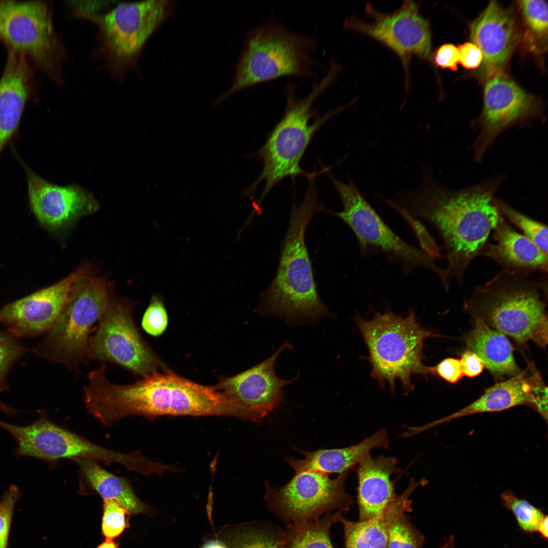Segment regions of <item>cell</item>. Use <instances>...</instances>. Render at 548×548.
I'll return each mask as SVG.
<instances>
[{
  "instance_id": "cell-38",
  "label": "cell",
  "mask_w": 548,
  "mask_h": 548,
  "mask_svg": "<svg viewBox=\"0 0 548 548\" xmlns=\"http://www.w3.org/2000/svg\"><path fill=\"white\" fill-rule=\"evenodd\" d=\"M18 488L11 486L0 501V548H7L10 526L15 504L19 498Z\"/></svg>"
},
{
  "instance_id": "cell-34",
  "label": "cell",
  "mask_w": 548,
  "mask_h": 548,
  "mask_svg": "<svg viewBox=\"0 0 548 548\" xmlns=\"http://www.w3.org/2000/svg\"><path fill=\"white\" fill-rule=\"evenodd\" d=\"M501 498L503 505L513 513L521 530L528 533L537 531L539 523L545 516L539 509L527 500L518 498L509 490L503 492Z\"/></svg>"
},
{
  "instance_id": "cell-36",
  "label": "cell",
  "mask_w": 548,
  "mask_h": 548,
  "mask_svg": "<svg viewBox=\"0 0 548 548\" xmlns=\"http://www.w3.org/2000/svg\"><path fill=\"white\" fill-rule=\"evenodd\" d=\"M101 532L106 540H113L127 527V510L113 499L103 500Z\"/></svg>"
},
{
  "instance_id": "cell-4",
  "label": "cell",
  "mask_w": 548,
  "mask_h": 548,
  "mask_svg": "<svg viewBox=\"0 0 548 548\" xmlns=\"http://www.w3.org/2000/svg\"><path fill=\"white\" fill-rule=\"evenodd\" d=\"M503 269L476 286L465 309L493 329L521 344H547L548 324L544 297L547 277Z\"/></svg>"
},
{
  "instance_id": "cell-5",
  "label": "cell",
  "mask_w": 548,
  "mask_h": 548,
  "mask_svg": "<svg viewBox=\"0 0 548 548\" xmlns=\"http://www.w3.org/2000/svg\"><path fill=\"white\" fill-rule=\"evenodd\" d=\"M327 74L315 83L311 91L305 97H296V86L289 84L284 93L286 106L284 114L269 134L265 143L256 152L263 164V169L255 182L246 191L252 193L258 185L264 182V188L257 204L259 206L264 197L278 183L290 177L293 180L306 174L301 168L300 161L314 135L330 118L349 107V104L322 116H317L313 105L315 100L335 80L341 67L331 62Z\"/></svg>"
},
{
  "instance_id": "cell-46",
  "label": "cell",
  "mask_w": 548,
  "mask_h": 548,
  "mask_svg": "<svg viewBox=\"0 0 548 548\" xmlns=\"http://www.w3.org/2000/svg\"><path fill=\"white\" fill-rule=\"evenodd\" d=\"M441 548H455L454 543L453 541L446 542Z\"/></svg>"
},
{
  "instance_id": "cell-11",
  "label": "cell",
  "mask_w": 548,
  "mask_h": 548,
  "mask_svg": "<svg viewBox=\"0 0 548 548\" xmlns=\"http://www.w3.org/2000/svg\"><path fill=\"white\" fill-rule=\"evenodd\" d=\"M328 174L341 199L343 209L340 212L327 211L339 218L351 229L363 255L382 254L390 262L399 265L405 275L417 268H425L436 274L440 280L444 278V268L437 265L434 259L422 249L396 234L351 180L344 183L330 173Z\"/></svg>"
},
{
  "instance_id": "cell-6",
  "label": "cell",
  "mask_w": 548,
  "mask_h": 548,
  "mask_svg": "<svg viewBox=\"0 0 548 548\" xmlns=\"http://www.w3.org/2000/svg\"><path fill=\"white\" fill-rule=\"evenodd\" d=\"M174 8V1L153 0L122 3L103 13L73 9L75 16L96 28L91 54L100 61L98 68L122 83L130 72L138 71L144 46Z\"/></svg>"
},
{
  "instance_id": "cell-40",
  "label": "cell",
  "mask_w": 548,
  "mask_h": 548,
  "mask_svg": "<svg viewBox=\"0 0 548 548\" xmlns=\"http://www.w3.org/2000/svg\"><path fill=\"white\" fill-rule=\"evenodd\" d=\"M432 59L439 68L456 71L459 60L458 48L452 44H443L436 49Z\"/></svg>"
},
{
  "instance_id": "cell-15",
  "label": "cell",
  "mask_w": 548,
  "mask_h": 548,
  "mask_svg": "<svg viewBox=\"0 0 548 548\" xmlns=\"http://www.w3.org/2000/svg\"><path fill=\"white\" fill-rule=\"evenodd\" d=\"M420 6L405 1L394 12L383 13L367 4L365 13L371 21L351 16L345 21L343 27L369 37L392 50L401 59L407 79L413 57L429 60L432 56L430 24L420 14Z\"/></svg>"
},
{
  "instance_id": "cell-2",
  "label": "cell",
  "mask_w": 548,
  "mask_h": 548,
  "mask_svg": "<svg viewBox=\"0 0 548 548\" xmlns=\"http://www.w3.org/2000/svg\"><path fill=\"white\" fill-rule=\"evenodd\" d=\"M99 403L104 418L111 424L132 415L150 420L165 415L244 418L239 406L222 392L166 370L129 385L107 381L101 387Z\"/></svg>"
},
{
  "instance_id": "cell-30",
  "label": "cell",
  "mask_w": 548,
  "mask_h": 548,
  "mask_svg": "<svg viewBox=\"0 0 548 548\" xmlns=\"http://www.w3.org/2000/svg\"><path fill=\"white\" fill-rule=\"evenodd\" d=\"M282 531L273 524L255 521L225 526L217 537L228 548H281Z\"/></svg>"
},
{
  "instance_id": "cell-29",
  "label": "cell",
  "mask_w": 548,
  "mask_h": 548,
  "mask_svg": "<svg viewBox=\"0 0 548 548\" xmlns=\"http://www.w3.org/2000/svg\"><path fill=\"white\" fill-rule=\"evenodd\" d=\"M347 511L339 509L321 518L287 525L280 534L281 548H334L330 539L331 527Z\"/></svg>"
},
{
  "instance_id": "cell-24",
  "label": "cell",
  "mask_w": 548,
  "mask_h": 548,
  "mask_svg": "<svg viewBox=\"0 0 548 548\" xmlns=\"http://www.w3.org/2000/svg\"><path fill=\"white\" fill-rule=\"evenodd\" d=\"M357 470V504L359 521H365L381 515L397 496L391 480L397 470L394 457L370 454L359 463Z\"/></svg>"
},
{
  "instance_id": "cell-10",
  "label": "cell",
  "mask_w": 548,
  "mask_h": 548,
  "mask_svg": "<svg viewBox=\"0 0 548 548\" xmlns=\"http://www.w3.org/2000/svg\"><path fill=\"white\" fill-rule=\"evenodd\" d=\"M0 426L9 432L17 444V455L48 462L59 459L86 458L105 465L118 463L142 475H161L165 465L144 457L140 451L127 453L106 449L50 421L41 414L33 423L18 426L0 420Z\"/></svg>"
},
{
  "instance_id": "cell-3",
  "label": "cell",
  "mask_w": 548,
  "mask_h": 548,
  "mask_svg": "<svg viewBox=\"0 0 548 548\" xmlns=\"http://www.w3.org/2000/svg\"><path fill=\"white\" fill-rule=\"evenodd\" d=\"M308 180L301 204H293L276 274L269 287L260 293L256 310L260 314L276 315L289 324L313 322L330 314L319 295L305 244L310 222L325 210L318 199L316 180Z\"/></svg>"
},
{
  "instance_id": "cell-20",
  "label": "cell",
  "mask_w": 548,
  "mask_h": 548,
  "mask_svg": "<svg viewBox=\"0 0 548 548\" xmlns=\"http://www.w3.org/2000/svg\"><path fill=\"white\" fill-rule=\"evenodd\" d=\"M529 368L487 389L477 399L454 413L426 424L428 429L460 417L486 412H496L520 405L531 406L547 417V387L540 374L528 373Z\"/></svg>"
},
{
  "instance_id": "cell-17",
  "label": "cell",
  "mask_w": 548,
  "mask_h": 548,
  "mask_svg": "<svg viewBox=\"0 0 548 548\" xmlns=\"http://www.w3.org/2000/svg\"><path fill=\"white\" fill-rule=\"evenodd\" d=\"M291 348L288 341H284L268 358L236 375L221 379L214 387L239 406L244 420L260 425L284 401V387L298 377L299 374L293 379L284 380L275 372L279 356Z\"/></svg>"
},
{
  "instance_id": "cell-23",
  "label": "cell",
  "mask_w": 548,
  "mask_h": 548,
  "mask_svg": "<svg viewBox=\"0 0 548 548\" xmlns=\"http://www.w3.org/2000/svg\"><path fill=\"white\" fill-rule=\"evenodd\" d=\"M493 231L494 243L487 242L478 256L491 259L508 271L547 272V254L514 230L502 216Z\"/></svg>"
},
{
  "instance_id": "cell-25",
  "label": "cell",
  "mask_w": 548,
  "mask_h": 548,
  "mask_svg": "<svg viewBox=\"0 0 548 548\" xmlns=\"http://www.w3.org/2000/svg\"><path fill=\"white\" fill-rule=\"evenodd\" d=\"M389 445L387 431L382 429L360 442L343 448L319 449L304 451L294 448L304 456L303 459L286 457L285 460L296 473L317 471L330 474L348 471L358 464L372 450L387 449Z\"/></svg>"
},
{
  "instance_id": "cell-14",
  "label": "cell",
  "mask_w": 548,
  "mask_h": 548,
  "mask_svg": "<svg viewBox=\"0 0 548 548\" xmlns=\"http://www.w3.org/2000/svg\"><path fill=\"white\" fill-rule=\"evenodd\" d=\"M131 309L126 301L110 297L96 332L90 338L89 357L114 363L143 376L166 370L136 328Z\"/></svg>"
},
{
  "instance_id": "cell-21",
  "label": "cell",
  "mask_w": 548,
  "mask_h": 548,
  "mask_svg": "<svg viewBox=\"0 0 548 548\" xmlns=\"http://www.w3.org/2000/svg\"><path fill=\"white\" fill-rule=\"evenodd\" d=\"M35 70L24 55L8 51L0 78V154L16 135L27 102L37 93Z\"/></svg>"
},
{
  "instance_id": "cell-18",
  "label": "cell",
  "mask_w": 548,
  "mask_h": 548,
  "mask_svg": "<svg viewBox=\"0 0 548 548\" xmlns=\"http://www.w3.org/2000/svg\"><path fill=\"white\" fill-rule=\"evenodd\" d=\"M87 275V268L80 267L57 283L9 303L0 310V322L14 336L49 331L74 286Z\"/></svg>"
},
{
  "instance_id": "cell-16",
  "label": "cell",
  "mask_w": 548,
  "mask_h": 548,
  "mask_svg": "<svg viewBox=\"0 0 548 548\" xmlns=\"http://www.w3.org/2000/svg\"><path fill=\"white\" fill-rule=\"evenodd\" d=\"M539 111L536 98L501 71L490 75L484 88L480 130L473 145L475 160L482 161L487 149L502 132L536 116Z\"/></svg>"
},
{
  "instance_id": "cell-42",
  "label": "cell",
  "mask_w": 548,
  "mask_h": 548,
  "mask_svg": "<svg viewBox=\"0 0 548 548\" xmlns=\"http://www.w3.org/2000/svg\"><path fill=\"white\" fill-rule=\"evenodd\" d=\"M464 376L473 378L480 374L485 367L482 360L471 351L464 352L460 359Z\"/></svg>"
},
{
  "instance_id": "cell-22",
  "label": "cell",
  "mask_w": 548,
  "mask_h": 548,
  "mask_svg": "<svg viewBox=\"0 0 548 548\" xmlns=\"http://www.w3.org/2000/svg\"><path fill=\"white\" fill-rule=\"evenodd\" d=\"M470 39L481 50L489 75L501 71L519 40L515 17L507 10L491 1L471 24Z\"/></svg>"
},
{
  "instance_id": "cell-1",
  "label": "cell",
  "mask_w": 548,
  "mask_h": 548,
  "mask_svg": "<svg viewBox=\"0 0 548 548\" xmlns=\"http://www.w3.org/2000/svg\"><path fill=\"white\" fill-rule=\"evenodd\" d=\"M503 180L499 177L452 190L440 185L425 168L420 186L399 195L396 202L400 208L437 231L446 252L449 280L454 277L462 284L468 265L478 256L501 217L494 194Z\"/></svg>"
},
{
  "instance_id": "cell-31",
  "label": "cell",
  "mask_w": 548,
  "mask_h": 548,
  "mask_svg": "<svg viewBox=\"0 0 548 548\" xmlns=\"http://www.w3.org/2000/svg\"><path fill=\"white\" fill-rule=\"evenodd\" d=\"M519 7L526 27L525 40L533 50L546 47L547 5L543 1H520ZM531 49V50H532Z\"/></svg>"
},
{
  "instance_id": "cell-32",
  "label": "cell",
  "mask_w": 548,
  "mask_h": 548,
  "mask_svg": "<svg viewBox=\"0 0 548 548\" xmlns=\"http://www.w3.org/2000/svg\"><path fill=\"white\" fill-rule=\"evenodd\" d=\"M494 202L500 213L518 227L523 235L547 254L548 231L546 225L519 212L502 200L495 198Z\"/></svg>"
},
{
  "instance_id": "cell-13",
  "label": "cell",
  "mask_w": 548,
  "mask_h": 548,
  "mask_svg": "<svg viewBox=\"0 0 548 548\" xmlns=\"http://www.w3.org/2000/svg\"><path fill=\"white\" fill-rule=\"evenodd\" d=\"M348 472L334 478L317 471L296 473L279 488L266 481L264 498L269 509L287 525L313 520L337 509L349 511L352 499L345 488Z\"/></svg>"
},
{
  "instance_id": "cell-7",
  "label": "cell",
  "mask_w": 548,
  "mask_h": 548,
  "mask_svg": "<svg viewBox=\"0 0 548 548\" xmlns=\"http://www.w3.org/2000/svg\"><path fill=\"white\" fill-rule=\"evenodd\" d=\"M355 321L368 349L371 376L381 385L388 384L393 392L398 380L407 394L414 389L413 374L427 376L424 341L439 335L422 327L413 311L402 317L387 310L375 313L370 320L357 316Z\"/></svg>"
},
{
  "instance_id": "cell-9",
  "label": "cell",
  "mask_w": 548,
  "mask_h": 548,
  "mask_svg": "<svg viewBox=\"0 0 548 548\" xmlns=\"http://www.w3.org/2000/svg\"><path fill=\"white\" fill-rule=\"evenodd\" d=\"M0 41L8 51L24 54L54 84L64 85L68 55L50 1L0 0Z\"/></svg>"
},
{
  "instance_id": "cell-37",
  "label": "cell",
  "mask_w": 548,
  "mask_h": 548,
  "mask_svg": "<svg viewBox=\"0 0 548 548\" xmlns=\"http://www.w3.org/2000/svg\"><path fill=\"white\" fill-rule=\"evenodd\" d=\"M167 324V314L161 297L152 296L142 318L143 329L149 334L157 336L164 332Z\"/></svg>"
},
{
  "instance_id": "cell-26",
  "label": "cell",
  "mask_w": 548,
  "mask_h": 548,
  "mask_svg": "<svg viewBox=\"0 0 548 548\" xmlns=\"http://www.w3.org/2000/svg\"><path fill=\"white\" fill-rule=\"evenodd\" d=\"M420 484L411 480L405 490L374 518L354 522L342 516L339 522L344 528L345 548H387L391 523L402 513L411 511L409 497Z\"/></svg>"
},
{
  "instance_id": "cell-28",
  "label": "cell",
  "mask_w": 548,
  "mask_h": 548,
  "mask_svg": "<svg viewBox=\"0 0 548 548\" xmlns=\"http://www.w3.org/2000/svg\"><path fill=\"white\" fill-rule=\"evenodd\" d=\"M472 329L465 337L467 347L495 376H515L520 371L512 346L506 335L472 316Z\"/></svg>"
},
{
  "instance_id": "cell-45",
  "label": "cell",
  "mask_w": 548,
  "mask_h": 548,
  "mask_svg": "<svg viewBox=\"0 0 548 548\" xmlns=\"http://www.w3.org/2000/svg\"><path fill=\"white\" fill-rule=\"evenodd\" d=\"M119 544L113 540H105L96 548H118Z\"/></svg>"
},
{
  "instance_id": "cell-27",
  "label": "cell",
  "mask_w": 548,
  "mask_h": 548,
  "mask_svg": "<svg viewBox=\"0 0 548 548\" xmlns=\"http://www.w3.org/2000/svg\"><path fill=\"white\" fill-rule=\"evenodd\" d=\"M73 460L79 466V491L81 494H97L103 500H115L130 515L151 512V508L138 498L129 480L109 472L92 459L78 458Z\"/></svg>"
},
{
  "instance_id": "cell-8",
  "label": "cell",
  "mask_w": 548,
  "mask_h": 548,
  "mask_svg": "<svg viewBox=\"0 0 548 548\" xmlns=\"http://www.w3.org/2000/svg\"><path fill=\"white\" fill-rule=\"evenodd\" d=\"M316 39L293 32L268 20L248 33L231 87L216 100L259 83L293 76L309 79L317 63L312 56Z\"/></svg>"
},
{
  "instance_id": "cell-41",
  "label": "cell",
  "mask_w": 548,
  "mask_h": 548,
  "mask_svg": "<svg viewBox=\"0 0 548 548\" xmlns=\"http://www.w3.org/2000/svg\"><path fill=\"white\" fill-rule=\"evenodd\" d=\"M459 63L465 68L474 69L480 66L483 55L480 48L473 43L466 42L458 47Z\"/></svg>"
},
{
  "instance_id": "cell-39",
  "label": "cell",
  "mask_w": 548,
  "mask_h": 548,
  "mask_svg": "<svg viewBox=\"0 0 548 548\" xmlns=\"http://www.w3.org/2000/svg\"><path fill=\"white\" fill-rule=\"evenodd\" d=\"M428 374L437 375L446 382L457 383L464 376L460 359L448 358L434 366H428Z\"/></svg>"
},
{
  "instance_id": "cell-12",
  "label": "cell",
  "mask_w": 548,
  "mask_h": 548,
  "mask_svg": "<svg viewBox=\"0 0 548 548\" xmlns=\"http://www.w3.org/2000/svg\"><path fill=\"white\" fill-rule=\"evenodd\" d=\"M105 280L88 275L79 281L36 352L48 360L74 366L88 355L89 334L101 318L110 298Z\"/></svg>"
},
{
  "instance_id": "cell-19",
  "label": "cell",
  "mask_w": 548,
  "mask_h": 548,
  "mask_svg": "<svg viewBox=\"0 0 548 548\" xmlns=\"http://www.w3.org/2000/svg\"><path fill=\"white\" fill-rule=\"evenodd\" d=\"M21 163L27 178L30 208L46 227L57 229L98 210V203L88 191L76 185L52 184Z\"/></svg>"
},
{
  "instance_id": "cell-43",
  "label": "cell",
  "mask_w": 548,
  "mask_h": 548,
  "mask_svg": "<svg viewBox=\"0 0 548 548\" xmlns=\"http://www.w3.org/2000/svg\"><path fill=\"white\" fill-rule=\"evenodd\" d=\"M200 548H228V547L221 539L218 538L207 541Z\"/></svg>"
},
{
  "instance_id": "cell-35",
  "label": "cell",
  "mask_w": 548,
  "mask_h": 548,
  "mask_svg": "<svg viewBox=\"0 0 548 548\" xmlns=\"http://www.w3.org/2000/svg\"><path fill=\"white\" fill-rule=\"evenodd\" d=\"M26 352L24 346L10 333L0 331V391L6 386V375L12 366ZM0 410L9 415L15 411L0 401Z\"/></svg>"
},
{
  "instance_id": "cell-44",
  "label": "cell",
  "mask_w": 548,
  "mask_h": 548,
  "mask_svg": "<svg viewBox=\"0 0 548 548\" xmlns=\"http://www.w3.org/2000/svg\"><path fill=\"white\" fill-rule=\"evenodd\" d=\"M547 521V516L545 515L543 519L539 523L537 529V532H538L541 536L545 539L547 538L548 535Z\"/></svg>"
},
{
  "instance_id": "cell-33",
  "label": "cell",
  "mask_w": 548,
  "mask_h": 548,
  "mask_svg": "<svg viewBox=\"0 0 548 548\" xmlns=\"http://www.w3.org/2000/svg\"><path fill=\"white\" fill-rule=\"evenodd\" d=\"M424 541L423 533L405 512L391 523L388 530L387 548H423Z\"/></svg>"
}]
</instances>
